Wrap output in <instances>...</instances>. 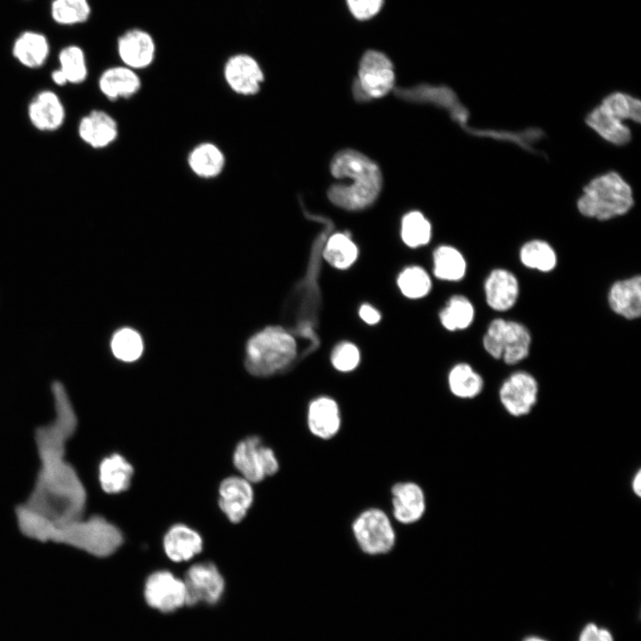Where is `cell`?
Masks as SVG:
<instances>
[{"label": "cell", "mask_w": 641, "mask_h": 641, "mask_svg": "<svg viewBox=\"0 0 641 641\" xmlns=\"http://www.w3.org/2000/svg\"><path fill=\"white\" fill-rule=\"evenodd\" d=\"M117 51L123 65L137 71L147 69L153 63L157 45L148 31L133 28L118 37Z\"/></svg>", "instance_id": "5bb4252c"}, {"label": "cell", "mask_w": 641, "mask_h": 641, "mask_svg": "<svg viewBox=\"0 0 641 641\" xmlns=\"http://www.w3.org/2000/svg\"><path fill=\"white\" fill-rule=\"evenodd\" d=\"M330 172L336 178L353 180L351 184H333L328 190L329 199L343 209H363L377 199L381 191L378 166L357 150L338 151L331 160Z\"/></svg>", "instance_id": "3957f363"}, {"label": "cell", "mask_w": 641, "mask_h": 641, "mask_svg": "<svg viewBox=\"0 0 641 641\" xmlns=\"http://www.w3.org/2000/svg\"><path fill=\"white\" fill-rule=\"evenodd\" d=\"M384 0H346L350 12L358 20H369L375 16Z\"/></svg>", "instance_id": "ab89813d"}, {"label": "cell", "mask_w": 641, "mask_h": 641, "mask_svg": "<svg viewBox=\"0 0 641 641\" xmlns=\"http://www.w3.org/2000/svg\"><path fill=\"white\" fill-rule=\"evenodd\" d=\"M81 138L93 148H103L118 136L115 119L101 110H93L79 125Z\"/></svg>", "instance_id": "603a6c76"}, {"label": "cell", "mask_w": 641, "mask_h": 641, "mask_svg": "<svg viewBox=\"0 0 641 641\" xmlns=\"http://www.w3.org/2000/svg\"><path fill=\"white\" fill-rule=\"evenodd\" d=\"M186 588V605L199 603L217 604L224 592L225 582L218 568L210 562L192 564L183 579Z\"/></svg>", "instance_id": "9c48e42d"}, {"label": "cell", "mask_w": 641, "mask_h": 641, "mask_svg": "<svg viewBox=\"0 0 641 641\" xmlns=\"http://www.w3.org/2000/svg\"><path fill=\"white\" fill-rule=\"evenodd\" d=\"M91 12L88 0H53L51 4V17L61 26L85 23Z\"/></svg>", "instance_id": "d6a6232c"}, {"label": "cell", "mask_w": 641, "mask_h": 641, "mask_svg": "<svg viewBox=\"0 0 641 641\" xmlns=\"http://www.w3.org/2000/svg\"><path fill=\"white\" fill-rule=\"evenodd\" d=\"M253 499L250 482L243 477L230 476L220 484L219 507L232 523H239L245 517Z\"/></svg>", "instance_id": "9a60e30c"}, {"label": "cell", "mask_w": 641, "mask_h": 641, "mask_svg": "<svg viewBox=\"0 0 641 641\" xmlns=\"http://www.w3.org/2000/svg\"><path fill=\"white\" fill-rule=\"evenodd\" d=\"M531 336L522 323L502 318L492 320L483 337L484 350L494 359L513 365L530 352Z\"/></svg>", "instance_id": "8992f818"}, {"label": "cell", "mask_w": 641, "mask_h": 641, "mask_svg": "<svg viewBox=\"0 0 641 641\" xmlns=\"http://www.w3.org/2000/svg\"><path fill=\"white\" fill-rule=\"evenodd\" d=\"M402 238L410 247L428 243L431 238V225L427 219L417 211L407 214L402 223Z\"/></svg>", "instance_id": "e575fe53"}, {"label": "cell", "mask_w": 641, "mask_h": 641, "mask_svg": "<svg viewBox=\"0 0 641 641\" xmlns=\"http://www.w3.org/2000/svg\"><path fill=\"white\" fill-rule=\"evenodd\" d=\"M15 515L20 531L28 538L63 544L94 556H109L123 542L120 530L101 515L55 523L23 504L16 507Z\"/></svg>", "instance_id": "7a4b0ae2"}, {"label": "cell", "mask_w": 641, "mask_h": 641, "mask_svg": "<svg viewBox=\"0 0 641 641\" xmlns=\"http://www.w3.org/2000/svg\"><path fill=\"white\" fill-rule=\"evenodd\" d=\"M307 426L311 434L329 440L337 435L341 427V416L337 403L332 398L321 396L309 405Z\"/></svg>", "instance_id": "ac0fdd59"}, {"label": "cell", "mask_w": 641, "mask_h": 641, "mask_svg": "<svg viewBox=\"0 0 641 641\" xmlns=\"http://www.w3.org/2000/svg\"><path fill=\"white\" fill-rule=\"evenodd\" d=\"M233 463L242 477L250 483L261 482L279 470V462L273 450L256 436L238 443Z\"/></svg>", "instance_id": "ba28073f"}, {"label": "cell", "mask_w": 641, "mask_h": 641, "mask_svg": "<svg viewBox=\"0 0 641 641\" xmlns=\"http://www.w3.org/2000/svg\"><path fill=\"white\" fill-rule=\"evenodd\" d=\"M521 263L527 268L541 272L554 270L557 256L554 248L546 241L533 239L526 242L520 249Z\"/></svg>", "instance_id": "f546056e"}, {"label": "cell", "mask_w": 641, "mask_h": 641, "mask_svg": "<svg viewBox=\"0 0 641 641\" xmlns=\"http://www.w3.org/2000/svg\"><path fill=\"white\" fill-rule=\"evenodd\" d=\"M225 156L215 143L205 142L196 145L187 156L191 171L198 177L214 179L218 177L225 166Z\"/></svg>", "instance_id": "7402d4cb"}, {"label": "cell", "mask_w": 641, "mask_h": 641, "mask_svg": "<svg viewBox=\"0 0 641 641\" xmlns=\"http://www.w3.org/2000/svg\"><path fill=\"white\" fill-rule=\"evenodd\" d=\"M632 190L617 173L596 177L584 188L578 209L584 216L608 220L626 214L633 206Z\"/></svg>", "instance_id": "277c9868"}, {"label": "cell", "mask_w": 641, "mask_h": 641, "mask_svg": "<svg viewBox=\"0 0 641 641\" xmlns=\"http://www.w3.org/2000/svg\"><path fill=\"white\" fill-rule=\"evenodd\" d=\"M134 475L132 465L121 455L104 458L99 466V481L101 489L110 494L126 491Z\"/></svg>", "instance_id": "cb8c5ba5"}, {"label": "cell", "mask_w": 641, "mask_h": 641, "mask_svg": "<svg viewBox=\"0 0 641 641\" xmlns=\"http://www.w3.org/2000/svg\"><path fill=\"white\" fill-rule=\"evenodd\" d=\"M467 263L463 255L450 246H441L434 253V273L442 280L458 281L464 278Z\"/></svg>", "instance_id": "f1b7e54d"}, {"label": "cell", "mask_w": 641, "mask_h": 641, "mask_svg": "<svg viewBox=\"0 0 641 641\" xmlns=\"http://www.w3.org/2000/svg\"><path fill=\"white\" fill-rule=\"evenodd\" d=\"M223 75L233 93L246 97L258 93L264 80L259 62L245 53L230 56L223 65Z\"/></svg>", "instance_id": "4fadbf2b"}, {"label": "cell", "mask_w": 641, "mask_h": 641, "mask_svg": "<svg viewBox=\"0 0 641 641\" xmlns=\"http://www.w3.org/2000/svg\"><path fill=\"white\" fill-rule=\"evenodd\" d=\"M359 361V350L353 344L349 342L337 345L331 353V363L340 371L354 369Z\"/></svg>", "instance_id": "f35d334b"}, {"label": "cell", "mask_w": 641, "mask_h": 641, "mask_svg": "<svg viewBox=\"0 0 641 641\" xmlns=\"http://www.w3.org/2000/svg\"><path fill=\"white\" fill-rule=\"evenodd\" d=\"M163 546L166 555L174 562L191 560L202 550L203 540L199 532L191 527L178 523L165 534Z\"/></svg>", "instance_id": "ffe728a7"}, {"label": "cell", "mask_w": 641, "mask_h": 641, "mask_svg": "<svg viewBox=\"0 0 641 641\" xmlns=\"http://www.w3.org/2000/svg\"><path fill=\"white\" fill-rule=\"evenodd\" d=\"M402 293L409 298L425 296L431 288V280L426 272L418 266L406 268L398 278Z\"/></svg>", "instance_id": "74e56055"}, {"label": "cell", "mask_w": 641, "mask_h": 641, "mask_svg": "<svg viewBox=\"0 0 641 641\" xmlns=\"http://www.w3.org/2000/svg\"><path fill=\"white\" fill-rule=\"evenodd\" d=\"M449 387L453 395L460 399H473L483 389V379L469 364L458 363L450 371Z\"/></svg>", "instance_id": "83f0119b"}, {"label": "cell", "mask_w": 641, "mask_h": 641, "mask_svg": "<svg viewBox=\"0 0 641 641\" xmlns=\"http://www.w3.org/2000/svg\"><path fill=\"white\" fill-rule=\"evenodd\" d=\"M538 394L539 384L536 378L526 371L511 374L502 383L499 391L502 407L515 418L528 415L537 403Z\"/></svg>", "instance_id": "8fae6325"}, {"label": "cell", "mask_w": 641, "mask_h": 641, "mask_svg": "<svg viewBox=\"0 0 641 641\" xmlns=\"http://www.w3.org/2000/svg\"><path fill=\"white\" fill-rule=\"evenodd\" d=\"M52 392L54 418L36 431L39 468L22 504L51 522L61 523L84 516L86 491L66 458L67 443L77 426L76 412L61 383H53Z\"/></svg>", "instance_id": "6da1fadb"}, {"label": "cell", "mask_w": 641, "mask_h": 641, "mask_svg": "<svg viewBox=\"0 0 641 641\" xmlns=\"http://www.w3.org/2000/svg\"><path fill=\"white\" fill-rule=\"evenodd\" d=\"M110 345L114 356L126 362L136 361L143 351L142 337L130 328L118 330L112 337Z\"/></svg>", "instance_id": "836d02e7"}, {"label": "cell", "mask_w": 641, "mask_h": 641, "mask_svg": "<svg viewBox=\"0 0 641 641\" xmlns=\"http://www.w3.org/2000/svg\"><path fill=\"white\" fill-rule=\"evenodd\" d=\"M356 80L369 99L386 95L394 85L392 61L381 52L367 51L361 59Z\"/></svg>", "instance_id": "7c38bea8"}, {"label": "cell", "mask_w": 641, "mask_h": 641, "mask_svg": "<svg viewBox=\"0 0 641 641\" xmlns=\"http://www.w3.org/2000/svg\"><path fill=\"white\" fill-rule=\"evenodd\" d=\"M393 515L402 524L419 521L426 508V496L422 488L413 482H400L391 490Z\"/></svg>", "instance_id": "2e32d148"}, {"label": "cell", "mask_w": 641, "mask_h": 641, "mask_svg": "<svg viewBox=\"0 0 641 641\" xmlns=\"http://www.w3.org/2000/svg\"><path fill=\"white\" fill-rule=\"evenodd\" d=\"M49 52L50 45L46 37L33 30L20 33L12 46L13 56L28 68H37L43 65Z\"/></svg>", "instance_id": "d4e9b609"}, {"label": "cell", "mask_w": 641, "mask_h": 641, "mask_svg": "<svg viewBox=\"0 0 641 641\" xmlns=\"http://www.w3.org/2000/svg\"><path fill=\"white\" fill-rule=\"evenodd\" d=\"M631 489L633 493L640 497L641 496V471L638 469L636 474L633 475L632 481H631Z\"/></svg>", "instance_id": "7bdbcfd3"}, {"label": "cell", "mask_w": 641, "mask_h": 641, "mask_svg": "<svg viewBox=\"0 0 641 641\" xmlns=\"http://www.w3.org/2000/svg\"><path fill=\"white\" fill-rule=\"evenodd\" d=\"M520 293L515 275L507 269L492 270L484 281L485 300L490 308L497 312L511 309Z\"/></svg>", "instance_id": "e0dca14e"}, {"label": "cell", "mask_w": 641, "mask_h": 641, "mask_svg": "<svg viewBox=\"0 0 641 641\" xmlns=\"http://www.w3.org/2000/svg\"><path fill=\"white\" fill-rule=\"evenodd\" d=\"M475 309L468 298L453 296L440 312L442 325L450 331L468 328L474 320Z\"/></svg>", "instance_id": "4dcf8cb0"}, {"label": "cell", "mask_w": 641, "mask_h": 641, "mask_svg": "<svg viewBox=\"0 0 641 641\" xmlns=\"http://www.w3.org/2000/svg\"><path fill=\"white\" fill-rule=\"evenodd\" d=\"M296 353V341L288 331L279 326L267 327L247 341L246 369L254 376H269L288 365Z\"/></svg>", "instance_id": "5b68a950"}, {"label": "cell", "mask_w": 641, "mask_h": 641, "mask_svg": "<svg viewBox=\"0 0 641 641\" xmlns=\"http://www.w3.org/2000/svg\"><path fill=\"white\" fill-rule=\"evenodd\" d=\"M61 72L67 82L80 83L87 75L85 57L77 45H69L61 49L59 54Z\"/></svg>", "instance_id": "d590c367"}, {"label": "cell", "mask_w": 641, "mask_h": 641, "mask_svg": "<svg viewBox=\"0 0 641 641\" xmlns=\"http://www.w3.org/2000/svg\"><path fill=\"white\" fill-rule=\"evenodd\" d=\"M52 78H53V80L57 85H64L65 83H67V81H66L63 74L61 72L60 69L54 70V71L53 72V74H52Z\"/></svg>", "instance_id": "ee69618b"}, {"label": "cell", "mask_w": 641, "mask_h": 641, "mask_svg": "<svg viewBox=\"0 0 641 641\" xmlns=\"http://www.w3.org/2000/svg\"><path fill=\"white\" fill-rule=\"evenodd\" d=\"M523 641H548L545 638L537 636H530L525 637Z\"/></svg>", "instance_id": "f6af8a7d"}, {"label": "cell", "mask_w": 641, "mask_h": 641, "mask_svg": "<svg viewBox=\"0 0 641 641\" xmlns=\"http://www.w3.org/2000/svg\"><path fill=\"white\" fill-rule=\"evenodd\" d=\"M578 641H614V638L607 629L589 622L582 628Z\"/></svg>", "instance_id": "60d3db41"}, {"label": "cell", "mask_w": 641, "mask_h": 641, "mask_svg": "<svg viewBox=\"0 0 641 641\" xmlns=\"http://www.w3.org/2000/svg\"><path fill=\"white\" fill-rule=\"evenodd\" d=\"M99 86L110 100L128 99L135 95L142 87L137 71L125 66L107 69L101 75Z\"/></svg>", "instance_id": "44dd1931"}, {"label": "cell", "mask_w": 641, "mask_h": 641, "mask_svg": "<svg viewBox=\"0 0 641 641\" xmlns=\"http://www.w3.org/2000/svg\"><path fill=\"white\" fill-rule=\"evenodd\" d=\"M352 530L358 546L366 554L382 555L394 547V529L389 516L379 508L362 511L354 519Z\"/></svg>", "instance_id": "52a82bcc"}, {"label": "cell", "mask_w": 641, "mask_h": 641, "mask_svg": "<svg viewBox=\"0 0 641 641\" xmlns=\"http://www.w3.org/2000/svg\"><path fill=\"white\" fill-rule=\"evenodd\" d=\"M359 315L362 320L368 324H376L380 320V313L377 309L369 304H363L361 306Z\"/></svg>", "instance_id": "b9f144b4"}, {"label": "cell", "mask_w": 641, "mask_h": 641, "mask_svg": "<svg viewBox=\"0 0 641 641\" xmlns=\"http://www.w3.org/2000/svg\"><path fill=\"white\" fill-rule=\"evenodd\" d=\"M29 117L37 128L53 130L62 123L64 110L53 93L43 92L30 104Z\"/></svg>", "instance_id": "4316f807"}, {"label": "cell", "mask_w": 641, "mask_h": 641, "mask_svg": "<svg viewBox=\"0 0 641 641\" xmlns=\"http://www.w3.org/2000/svg\"><path fill=\"white\" fill-rule=\"evenodd\" d=\"M608 304L616 314L635 320L641 314V277L636 275L614 282L608 292Z\"/></svg>", "instance_id": "d6986e66"}, {"label": "cell", "mask_w": 641, "mask_h": 641, "mask_svg": "<svg viewBox=\"0 0 641 641\" xmlns=\"http://www.w3.org/2000/svg\"><path fill=\"white\" fill-rule=\"evenodd\" d=\"M610 113L620 120L640 121L641 103L638 99L624 93H613L601 103Z\"/></svg>", "instance_id": "8d00e7d4"}, {"label": "cell", "mask_w": 641, "mask_h": 641, "mask_svg": "<svg viewBox=\"0 0 641 641\" xmlns=\"http://www.w3.org/2000/svg\"><path fill=\"white\" fill-rule=\"evenodd\" d=\"M323 256L332 266L337 269H346L355 262L358 249L348 235L336 233L327 241Z\"/></svg>", "instance_id": "1f68e13d"}, {"label": "cell", "mask_w": 641, "mask_h": 641, "mask_svg": "<svg viewBox=\"0 0 641 641\" xmlns=\"http://www.w3.org/2000/svg\"><path fill=\"white\" fill-rule=\"evenodd\" d=\"M149 606L161 613H173L186 605V588L183 580L166 570L152 572L143 588Z\"/></svg>", "instance_id": "30bf717a"}, {"label": "cell", "mask_w": 641, "mask_h": 641, "mask_svg": "<svg viewBox=\"0 0 641 641\" xmlns=\"http://www.w3.org/2000/svg\"><path fill=\"white\" fill-rule=\"evenodd\" d=\"M587 124L601 137L616 145L628 143L630 130L621 120L610 113L602 104L591 110L586 118Z\"/></svg>", "instance_id": "484cf974"}]
</instances>
